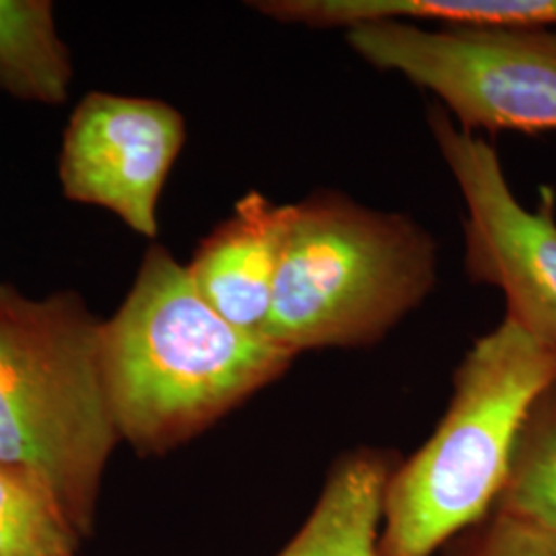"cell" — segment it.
Instances as JSON below:
<instances>
[{"label":"cell","instance_id":"1","mask_svg":"<svg viewBox=\"0 0 556 556\" xmlns=\"http://www.w3.org/2000/svg\"><path fill=\"white\" fill-rule=\"evenodd\" d=\"M295 355L219 316L188 268L151 245L118 312L101 324V365L119 439L165 456L199 438Z\"/></svg>","mask_w":556,"mask_h":556},{"label":"cell","instance_id":"2","mask_svg":"<svg viewBox=\"0 0 556 556\" xmlns=\"http://www.w3.org/2000/svg\"><path fill=\"white\" fill-rule=\"evenodd\" d=\"M101 324L75 293L29 299L0 282V462L40 477L83 540L122 441Z\"/></svg>","mask_w":556,"mask_h":556},{"label":"cell","instance_id":"3","mask_svg":"<svg viewBox=\"0 0 556 556\" xmlns=\"http://www.w3.org/2000/svg\"><path fill=\"white\" fill-rule=\"evenodd\" d=\"M555 379L556 346L516 321L478 338L435 431L388 480L379 556H433L491 514L521 418Z\"/></svg>","mask_w":556,"mask_h":556},{"label":"cell","instance_id":"4","mask_svg":"<svg viewBox=\"0 0 556 556\" xmlns=\"http://www.w3.org/2000/svg\"><path fill=\"white\" fill-rule=\"evenodd\" d=\"M438 248L413 219L318 192L295 204L262 337L295 357L383 340L431 295Z\"/></svg>","mask_w":556,"mask_h":556},{"label":"cell","instance_id":"5","mask_svg":"<svg viewBox=\"0 0 556 556\" xmlns=\"http://www.w3.org/2000/svg\"><path fill=\"white\" fill-rule=\"evenodd\" d=\"M346 41L379 71L438 96L462 130L556 132V29L376 20Z\"/></svg>","mask_w":556,"mask_h":556},{"label":"cell","instance_id":"6","mask_svg":"<svg viewBox=\"0 0 556 556\" xmlns=\"http://www.w3.org/2000/svg\"><path fill=\"white\" fill-rule=\"evenodd\" d=\"M429 128L466 202L464 268L507 299V316L530 337L556 346V219L553 188L528 211L509 188L491 142L454 124L443 105Z\"/></svg>","mask_w":556,"mask_h":556},{"label":"cell","instance_id":"7","mask_svg":"<svg viewBox=\"0 0 556 556\" xmlns=\"http://www.w3.org/2000/svg\"><path fill=\"white\" fill-rule=\"evenodd\" d=\"M186 142L169 103L93 91L68 118L60 151L62 194L101 206L147 239L157 238V204Z\"/></svg>","mask_w":556,"mask_h":556},{"label":"cell","instance_id":"8","mask_svg":"<svg viewBox=\"0 0 556 556\" xmlns=\"http://www.w3.org/2000/svg\"><path fill=\"white\" fill-rule=\"evenodd\" d=\"M293 217L295 204H275L252 190L186 264L206 303L245 332L262 337Z\"/></svg>","mask_w":556,"mask_h":556},{"label":"cell","instance_id":"9","mask_svg":"<svg viewBox=\"0 0 556 556\" xmlns=\"http://www.w3.org/2000/svg\"><path fill=\"white\" fill-rule=\"evenodd\" d=\"M397 462L374 447L338 457L316 507L275 556H379L383 497Z\"/></svg>","mask_w":556,"mask_h":556},{"label":"cell","instance_id":"10","mask_svg":"<svg viewBox=\"0 0 556 556\" xmlns=\"http://www.w3.org/2000/svg\"><path fill=\"white\" fill-rule=\"evenodd\" d=\"M252 9L280 23L319 29L376 20L556 29V0H268L252 2Z\"/></svg>","mask_w":556,"mask_h":556},{"label":"cell","instance_id":"11","mask_svg":"<svg viewBox=\"0 0 556 556\" xmlns=\"http://www.w3.org/2000/svg\"><path fill=\"white\" fill-rule=\"evenodd\" d=\"M73 62L46 0H0V89L23 101L68 100Z\"/></svg>","mask_w":556,"mask_h":556},{"label":"cell","instance_id":"12","mask_svg":"<svg viewBox=\"0 0 556 556\" xmlns=\"http://www.w3.org/2000/svg\"><path fill=\"white\" fill-rule=\"evenodd\" d=\"M491 511L556 542V379L521 418Z\"/></svg>","mask_w":556,"mask_h":556},{"label":"cell","instance_id":"13","mask_svg":"<svg viewBox=\"0 0 556 556\" xmlns=\"http://www.w3.org/2000/svg\"><path fill=\"white\" fill-rule=\"evenodd\" d=\"M80 542L48 484L0 462V556H77Z\"/></svg>","mask_w":556,"mask_h":556},{"label":"cell","instance_id":"14","mask_svg":"<svg viewBox=\"0 0 556 556\" xmlns=\"http://www.w3.org/2000/svg\"><path fill=\"white\" fill-rule=\"evenodd\" d=\"M441 551V556H556V542L491 511L452 538Z\"/></svg>","mask_w":556,"mask_h":556}]
</instances>
